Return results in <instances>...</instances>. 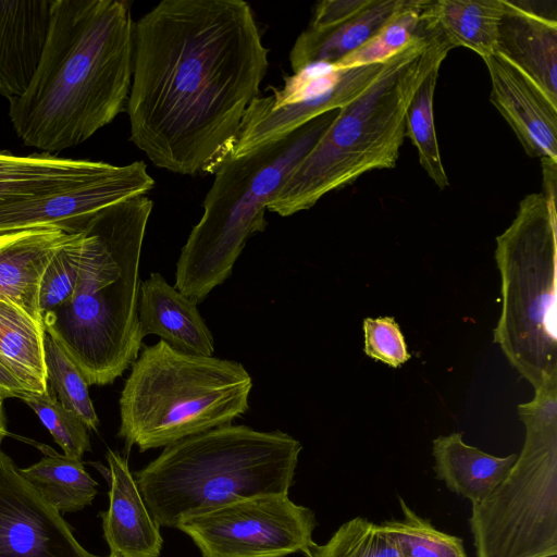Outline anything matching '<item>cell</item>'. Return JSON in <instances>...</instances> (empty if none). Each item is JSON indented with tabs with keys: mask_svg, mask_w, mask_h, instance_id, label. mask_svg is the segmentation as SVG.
<instances>
[{
	"mask_svg": "<svg viewBox=\"0 0 557 557\" xmlns=\"http://www.w3.org/2000/svg\"><path fill=\"white\" fill-rule=\"evenodd\" d=\"M249 3L163 0L134 29L131 140L158 168L214 174L269 66Z\"/></svg>",
	"mask_w": 557,
	"mask_h": 557,
	"instance_id": "6da1fadb",
	"label": "cell"
},
{
	"mask_svg": "<svg viewBox=\"0 0 557 557\" xmlns=\"http://www.w3.org/2000/svg\"><path fill=\"white\" fill-rule=\"evenodd\" d=\"M134 29L124 0H52L45 48L25 92L9 100L24 145L46 153L88 140L126 110Z\"/></svg>",
	"mask_w": 557,
	"mask_h": 557,
	"instance_id": "7a4b0ae2",
	"label": "cell"
},
{
	"mask_svg": "<svg viewBox=\"0 0 557 557\" xmlns=\"http://www.w3.org/2000/svg\"><path fill=\"white\" fill-rule=\"evenodd\" d=\"M152 207L149 197L138 195L95 213L82 230L73 296L42 315L46 333L88 385L113 383L140 351L139 262Z\"/></svg>",
	"mask_w": 557,
	"mask_h": 557,
	"instance_id": "3957f363",
	"label": "cell"
},
{
	"mask_svg": "<svg viewBox=\"0 0 557 557\" xmlns=\"http://www.w3.org/2000/svg\"><path fill=\"white\" fill-rule=\"evenodd\" d=\"M453 48L437 30L385 61L375 79L337 116L268 205L288 216L372 170L393 169L406 137V112L429 72Z\"/></svg>",
	"mask_w": 557,
	"mask_h": 557,
	"instance_id": "277c9868",
	"label": "cell"
},
{
	"mask_svg": "<svg viewBox=\"0 0 557 557\" xmlns=\"http://www.w3.org/2000/svg\"><path fill=\"white\" fill-rule=\"evenodd\" d=\"M299 441L282 431L225 424L163 447L134 478L159 527L262 495H288Z\"/></svg>",
	"mask_w": 557,
	"mask_h": 557,
	"instance_id": "5b68a950",
	"label": "cell"
},
{
	"mask_svg": "<svg viewBox=\"0 0 557 557\" xmlns=\"http://www.w3.org/2000/svg\"><path fill=\"white\" fill-rule=\"evenodd\" d=\"M337 113L338 109L326 112L218 169L202 202V216L176 262L178 292L199 304L231 276L248 238L265 230L268 205Z\"/></svg>",
	"mask_w": 557,
	"mask_h": 557,
	"instance_id": "8992f818",
	"label": "cell"
},
{
	"mask_svg": "<svg viewBox=\"0 0 557 557\" xmlns=\"http://www.w3.org/2000/svg\"><path fill=\"white\" fill-rule=\"evenodd\" d=\"M251 387L242 363L184 354L159 341L131 366L117 436L127 450L135 445L143 453L230 424L248 410Z\"/></svg>",
	"mask_w": 557,
	"mask_h": 557,
	"instance_id": "52a82bcc",
	"label": "cell"
},
{
	"mask_svg": "<svg viewBox=\"0 0 557 557\" xmlns=\"http://www.w3.org/2000/svg\"><path fill=\"white\" fill-rule=\"evenodd\" d=\"M556 174L543 169L544 190L527 195L496 237L503 305L494 343L534 391L557 379Z\"/></svg>",
	"mask_w": 557,
	"mask_h": 557,
	"instance_id": "ba28073f",
	"label": "cell"
},
{
	"mask_svg": "<svg viewBox=\"0 0 557 557\" xmlns=\"http://www.w3.org/2000/svg\"><path fill=\"white\" fill-rule=\"evenodd\" d=\"M518 406L525 428L505 479L469 518L475 557L557 555V379Z\"/></svg>",
	"mask_w": 557,
	"mask_h": 557,
	"instance_id": "9c48e42d",
	"label": "cell"
},
{
	"mask_svg": "<svg viewBox=\"0 0 557 557\" xmlns=\"http://www.w3.org/2000/svg\"><path fill=\"white\" fill-rule=\"evenodd\" d=\"M314 512L288 495L237 500L181 523L202 557H287L314 544Z\"/></svg>",
	"mask_w": 557,
	"mask_h": 557,
	"instance_id": "30bf717a",
	"label": "cell"
},
{
	"mask_svg": "<svg viewBox=\"0 0 557 557\" xmlns=\"http://www.w3.org/2000/svg\"><path fill=\"white\" fill-rule=\"evenodd\" d=\"M384 63L351 69L317 65L286 76L283 86L250 102L231 159L251 153L320 115L345 107L367 89Z\"/></svg>",
	"mask_w": 557,
	"mask_h": 557,
	"instance_id": "8fae6325",
	"label": "cell"
},
{
	"mask_svg": "<svg viewBox=\"0 0 557 557\" xmlns=\"http://www.w3.org/2000/svg\"><path fill=\"white\" fill-rule=\"evenodd\" d=\"M154 186L143 161L73 187L0 203V234L41 227L81 232L101 209L145 195Z\"/></svg>",
	"mask_w": 557,
	"mask_h": 557,
	"instance_id": "7c38bea8",
	"label": "cell"
},
{
	"mask_svg": "<svg viewBox=\"0 0 557 557\" xmlns=\"http://www.w3.org/2000/svg\"><path fill=\"white\" fill-rule=\"evenodd\" d=\"M0 557H104L81 545L62 513L1 449Z\"/></svg>",
	"mask_w": 557,
	"mask_h": 557,
	"instance_id": "4fadbf2b",
	"label": "cell"
},
{
	"mask_svg": "<svg viewBox=\"0 0 557 557\" xmlns=\"http://www.w3.org/2000/svg\"><path fill=\"white\" fill-rule=\"evenodd\" d=\"M484 62L492 83L490 100L527 154L557 162V104L525 74L496 53Z\"/></svg>",
	"mask_w": 557,
	"mask_h": 557,
	"instance_id": "5bb4252c",
	"label": "cell"
},
{
	"mask_svg": "<svg viewBox=\"0 0 557 557\" xmlns=\"http://www.w3.org/2000/svg\"><path fill=\"white\" fill-rule=\"evenodd\" d=\"M109 507L100 513L108 557H159L163 539L148 510L128 461L108 449Z\"/></svg>",
	"mask_w": 557,
	"mask_h": 557,
	"instance_id": "9a60e30c",
	"label": "cell"
},
{
	"mask_svg": "<svg viewBox=\"0 0 557 557\" xmlns=\"http://www.w3.org/2000/svg\"><path fill=\"white\" fill-rule=\"evenodd\" d=\"M504 2L495 53L525 74L557 104V22L520 2Z\"/></svg>",
	"mask_w": 557,
	"mask_h": 557,
	"instance_id": "2e32d148",
	"label": "cell"
},
{
	"mask_svg": "<svg viewBox=\"0 0 557 557\" xmlns=\"http://www.w3.org/2000/svg\"><path fill=\"white\" fill-rule=\"evenodd\" d=\"M52 0H0V95L12 100L27 89L39 64Z\"/></svg>",
	"mask_w": 557,
	"mask_h": 557,
	"instance_id": "e0dca14e",
	"label": "cell"
},
{
	"mask_svg": "<svg viewBox=\"0 0 557 557\" xmlns=\"http://www.w3.org/2000/svg\"><path fill=\"white\" fill-rule=\"evenodd\" d=\"M138 320L144 337L153 334L181 352L213 356L214 339L197 304L158 272L139 285Z\"/></svg>",
	"mask_w": 557,
	"mask_h": 557,
	"instance_id": "ac0fdd59",
	"label": "cell"
},
{
	"mask_svg": "<svg viewBox=\"0 0 557 557\" xmlns=\"http://www.w3.org/2000/svg\"><path fill=\"white\" fill-rule=\"evenodd\" d=\"M72 235L58 227L0 234V299L13 301L44 326L39 309L41 277Z\"/></svg>",
	"mask_w": 557,
	"mask_h": 557,
	"instance_id": "d6986e66",
	"label": "cell"
},
{
	"mask_svg": "<svg viewBox=\"0 0 557 557\" xmlns=\"http://www.w3.org/2000/svg\"><path fill=\"white\" fill-rule=\"evenodd\" d=\"M116 165L52 153L17 156L0 150V203L73 187L111 173Z\"/></svg>",
	"mask_w": 557,
	"mask_h": 557,
	"instance_id": "ffe728a7",
	"label": "cell"
},
{
	"mask_svg": "<svg viewBox=\"0 0 557 557\" xmlns=\"http://www.w3.org/2000/svg\"><path fill=\"white\" fill-rule=\"evenodd\" d=\"M432 456L436 478L447 490L475 504L499 485L518 454L493 456L466 444L462 433L453 432L433 440Z\"/></svg>",
	"mask_w": 557,
	"mask_h": 557,
	"instance_id": "44dd1931",
	"label": "cell"
},
{
	"mask_svg": "<svg viewBox=\"0 0 557 557\" xmlns=\"http://www.w3.org/2000/svg\"><path fill=\"white\" fill-rule=\"evenodd\" d=\"M401 0H373L357 15L334 26L305 29L296 39L289 62L294 73L317 65H333L368 41Z\"/></svg>",
	"mask_w": 557,
	"mask_h": 557,
	"instance_id": "7402d4cb",
	"label": "cell"
},
{
	"mask_svg": "<svg viewBox=\"0 0 557 557\" xmlns=\"http://www.w3.org/2000/svg\"><path fill=\"white\" fill-rule=\"evenodd\" d=\"M503 0H425L422 20L451 48L466 47L483 60L495 53Z\"/></svg>",
	"mask_w": 557,
	"mask_h": 557,
	"instance_id": "603a6c76",
	"label": "cell"
},
{
	"mask_svg": "<svg viewBox=\"0 0 557 557\" xmlns=\"http://www.w3.org/2000/svg\"><path fill=\"white\" fill-rule=\"evenodd\" d=\"M46 331L24 309L0 299V363L26 389H48L44 338Z\"/></svg>",
	"mask_w": 557,
	"mask_h": 557,
	"instance_id": "cb8c5ba5",
	"label": "cell"
},
{
	"mask_svg": "<svg viewBox=\"0 0 557 557\" xmlns=\"http://www.w3.org/2000/svg\"><path fill=\"white\" fill-rule=\"evenodd\" d=\"M33 444L42 451V457L20 471L38 493L60 513L79 511L91 505L98 483L82 460L61 455L48 445Z\"/></svg>",
	"mask_w": 557,
	"mask_h": 557,
	"instance_id": "d4e9b609",
	"label": "cell"
},
{
	"mask_svg": "<svg viewBox=\"0 0 557 557\" xmlns=\"http://www.w3.org/2000/svg\"><path fill=\"white\" fill-rule=\"evenodd\" d=\"M425 0H401L398 8L361 47L333 64L336 69H351L384 63L416 39L429 34L422 20Z\"/></svg>",
	"mask_w": 557,
	"mask_h": 557,
	"instance_id": "484cf974",
	"label": "cell"
},
{
	"mask_svg": "<svg viewBox=\"0 0 557 557\" xmlns=\"http://www.w3.org/2000/svg\"><path fill=\"white\" fill-rule=\"evenodd\" d=\"M441 65L434 66L414 92L406 112V136L418 151L420 165L440 189L449 185L434 126L433 99Z\"/></svg>",
	"mask_w": 557,
	"mask_h": 557,
	"instance_id": "4316f807",
	"label": "cell"
},
{
	"mask_svg": "<svg viewBox=\"0 0 557 557\" xmlns=\"http://www.w3.org/2000/svg\"><path fill=\"white\" fill-rule=\"evenodd\" d=\"M401 519L381 522L393 535L405 557H469L463 540L436 529L398 496Z\"/></svg>",
	"mask_w": 557,
	"mask_h": 557,
	"instance_id": "83f0119b",
	"label": "cell"
},
{
	"mask_svg": "<svg viewBox=\"0 0 557 557\" xmlns=\"http://www.w3.org/2000/svg\"><path fill=\"white\" fill-rule=\"evenodd\" d=\"M305 557H405L381 523L363 517L344 522L324 544L314 543Z\"/></svg>",
	"mask_w": 557,
	"mask_h": 557,
	"instance_id": "f1b7e54d",
	"label": "cell"
},
{
	"mask_svg": "<svg viewBox=\"0 0 557 557\" xmlns=\"http://www.w3.org/2000/svg\"><path fill=\"white\" fill-rule=\"evenodd\" d=\"M44 348L48 385L65 408L78 416L88 430L96 431L99 419L89 396V385L81 370L47 333Z\"/></svg>",
	"mask_w": 557,
	"mask_h": 557,
	"instance_id": "f546056e",
	"label": "cell"
},
{
	"mask_svg": "<svg viewBox=\"0 0 557 557\" xmlns=\"http://www.w3.org/2000/svg\"><path fill=\"white\" fill-rule=\"evenodd\" d=\"M23 401L38 416L65 456L81 459L90 450L87 426L59 401L54 393H50L49 387L44 393L28 392Z\"/></svg>",
	"mask_w": 557,
	"mask_h": 557,
	"instance_id": "4dcf8cb0",
	"label": "cell"
},
{
	"mask_svg": "<svg viewBox=\"0 0 557 557\" xmlns=\"http://www.w3.org/2000/svg\"><path fill=\"white\" fill-rule=\"evenodd\" d=\"M83 233L77 232L55 252L40 282L41 315L65 304L74 294L81 270Z\"/></svg>",
	"mask_w": 557,
	"mask_h": 557,
	"instance_id": "1f68e13d",
	"label": "cell"
},
{
	"mask_svg": "<svg viewBox=\"0 0 557 557\" xmlns=\"http://www.w3.org/2000/svg\"><path fill=\"white\" fill-rule=\"evenodd\" d=\"M363 338L364 354L376 361L398 368L410 359L403 332L392 317L366 318Z\"/></svg>",
	"mask_w": 557,
	"mask_h": 557,
	"instance_id": "d6a6232c",
	"label": "cell"
},
{
	"mask_svg": "<svg viewBox=\"0 0 557 557\" xmlns=\"http://www.w3.org/2000/svg\"><path fill=\"white\" fill-rule=\"evenodd\" d=\"M373 0H324L317 4L309 27L325 28L343 23L368 8Z\"/></svg>",
	"mask_w": 557,
	"mask_h": 557,
	"instance_id": "836d02e7",
	"label": "cell"
},
{
	"mask_svg": "<svg viewBox=\"0 0 557 557\" xmlns=\"http://www.w3.org/2000/svg\"><path fill=\"white\" fill-rule=\"evenodd\" d=\"M28 389L5 368L0 363V397L24 399L28 394Z\"/></svg>",
	"mask_w": 557,
	"mask_h": 557,
	"instance_id": "e575fe53",
	"label": "cell"
},
{
	"mask_svg": "<svg viewBox=\"0 0 557 557\" xmlns=\"http://www.w3.org/2000/svg\"><path fill=\"white\" fill-rule=\"evenodd\" d=\"M3 398L0 397V445L3 441V438L9 435L7 430V423L4 418V411H3Z\"/></svg>",
	"mask_w": 557,
	"mask_h": 557,
	"instance_id": "d590c367",
	"label": "cell"
}]
</instances>
